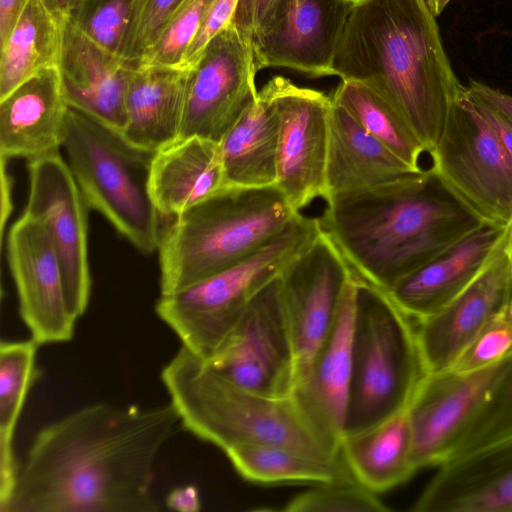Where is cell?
<instances>
[{
  "instance_id": "obj_42",
  "label": "cell",
  "mask_w": 512,
  "mask_h": 512,
  "mask_svg": "<svg viewBox=\"0 0 512 512\" xmlns=\"http://www.w3.org/2000/svg\"><path fill=\"white\" fill-rule=\"evenodd\" d=\"M474 98V97H473ZM477 107L487 121L500 144L512 158V124L492 108L476 100Z\"/></svg>"
},
{
  "instance_id": "obj_18",
  "label": "cell",
  "mask_w": 512,
  "mask_h": 512,
  "mask_svg": "<svg viewBox=\"0 0 512 512\" xmlns=\"http://www.w3.org/2000/svg\"><path fill=\"white\" fill-rule=\"evenodd\" d=\"M355 290L356 279L352 274L329 335L291 395L312 430L338 455L350 388Z\"/></svg>"
},
{
  "instance_id": "obj_43",
  "label": "cell",
  "mask_w": 512,
  "mask_h": 512,
  "mask_svg": "<svg viewBox=\"0 0 512 512\" xmlns=\"http://www.w3.org/2000/svg\"><path fill=\"white\" fill-rule=\"evenodd\" d=\"M166 506L179 512H197L201 509V499L194 485H185L173 489L165 499Z\"/></svg>"
},
{
  "instance_id": "obj_28",
  "label": "cell",
  "mask_w": 512,
  "mask_h": 512,
  "mask_svg": "<svg viewBox=\"0 0 512 512\" xmlns=\"http://www.w3.org/2000/svg\"><path fill=\"white\" fill-rule=\"evenodd\" d=\"M340 456L355 481L375 494L406 482L417 472L406 410L367 430L344 436Z\"/></svg>"
},
{
  "instance_id": "obj_16",
  "label": "cell",
  "mask_w": 512,
  "mask_h": 512,
  "mask_svg": "<svg viewBox=\"0 0 512 512\" xmlns=\"http://www.w3.org/2000/svg\"><path fill=\"white\" fill-rule=\"evenodd\" d=\"M8 259L21 318L39 345L70 341L77 318L67 303L60 262L45 224L26 213L8 235Z\"/></svg>"
},
{
  "instance_id": "obj_41",
  "label": "cell",
  "mask_w": 512,
  "mask_h": 512,
  "mask_svg": "<svg viewBox=\"0 0 512 512\" xmlns=\"http://www.w3.org/2000/svg\"><path fill=\"white\" fill-rule=\"evenodd\" d=\"M466 88L472 97L497 111L512 124V95L475 80H470Z\"/></svg>"
},
{
  "instance_id": "obj_10",
  "label": "cell",
  "mask_w": 512,
  "mask_h": 512,
  "mask_svg": "<svg viewBox=\"0 0 512 512\" xmlns=\"http://www.w3.org/2000/svg\"><path fill=\"white\" fill-rule=\"evenodd\" d=\"M204 362L252 392L274 398L292 395L296 363L279 276L250 300L233 329Z\"/></svg>"
},
{
  "instance_id": "obj_22",
  "label": "cell",
  "mask_w": 512,
  "mask_h": 512,
  "mask_svg": "<svg viewBox=\"0 0 512 512\" xmlns=\"http://www.w3.org/2000/svg\"><path fill=\"white\" fill-rule=\"evenodd\" d=\"M58 68L67 104L122 132L126 92L134 67L66 20Z\"/></svg>"
},
{
  "instance_id": "obj_47",
  "label": "cell",
  "mask_w": 512,
  "mask_h": 512,
  "mask_svg": "<svg viewBox=\"0 0 512 512\" xmlns=\"http://www.w3.org/2000/svg\"><path fill=\"white\" fill-rule=\"evenodd\" d=\"M451 0H424L434 17L439 16Z\"/></svg>"
},
{
  "instance_id": "obj_38",
  "label": "cell",
  "mask_w": 512,
  "mask_h": 512,
  "mask_svg": "<svg viewBox=\"0 0 512 512\" xmlns=\"http://www.w3.org/2000/svg\"><path fill=\"white\" fill-rule=\"evenodd\" d=\"M512 356V309L498 312L481 329L451 369L468 372L485 368Z\"/></svg>"
},
{
  "instance_id": "obj_11",
  "label": "cell",
  "mask_w": 512,
  "mask_h": 512,
  "mask_svg": "<svg viewBox=\"0 0 512 512\" xmlns=\"http://www.w3.org/2000/svg\"><path fill=\"white\" fill-rule=\"evenodd\" d=\"M279 118L276 185L295 212L327 197L331 97L275 76L268 81Z\"/></svg>"
},
{
  "instance_id": "obj_30",
  "label": "cell",
  "mask_w": 512,
  "mask_h": 512,
  "mask_svg": "<svg viewBox=\"0 0 512 512\" xmlns=\"http://www.w3.org/2000/svg\"><path fill=\"white\" fill-rule=\"evenodd\" d=\"M38 346L32 338L0 343V511L11 498L19 472L13 441L27 394L38 375Z\"/></svg>"
},
{
  "instance_id": "obj_3",
  "label": "cell",
  "mask_w": 512,
  "mask_h": 512,
  "mask_svg": "<svg viewBox=\"0 0 512 512\" xmlns=\"http://www.w3.org/2000/svg\"><path fill=\"white\" fill-rule=\"evenodd\" d=\"M326 203L321 230L353 276L383 291L486 222L432 167Z\"/></svg>"
},
{
  "instance_id": "obj_15",
  "label": "cell",
  "mask_w": 512,
  "mask_h": 512,
  "mask_svg": "<svg viewBox=\"0 0 512 512\" xmlns=\"http://www.w3.org/2000/svg\"><path fill=\"white\" fill-rule=\"evenodd\" d=\"M25 213L41 220L56 250L68 306L78 318L89 303L87 203L59 152L29 160Z\"/></svg>"
},
{
  "instance_id": "obj_8",
  "label": "cell",
  "mask_w": 512,
  "mask_h": 512,
  "mask_svg": "<svg viewBox=\"0 0 512 512\" xmlns=\"http://www.w3.org/2000/svg\"><path fill=\"white\" fill-rule=\"evenodd\" d=\"M320 233L318 218L297 212L276 236L244 260L180 290L161 294L156 313L184 348L207 361L250 300Z\"/></svg>"
},
{
  "instance_id": "obj_7",
  "label": "cell",
  "mask_w": 512,
  "mask_h": 512,
  "mask_svg": "<svg viewBox=\"0 0 512 512\" xmlns=\"http://www.w3.org/2000/svg\"><path fill=\"white\" fill-rule=\"evenodd\" d=\"M61 147L88 205L143 253L158 249L160 214L151 193L157 151L69 106Z\"/></svg>"
},
{
  "instance_id": "obj_26",
  "label": "cell",
  "mask_w": 512,
  "mask_h": 512,
  "mask_svg": "<svg viewBox=\"0 0 512 512\" xmlns=\"http://www.w3.org/2000/svg\"><path fill=\"white\" fill-rule=\"evenodd\" d=\"M151 193L161 217H178L227 186L220 145L192 136L158 150Z\"/></svg>"
},
{
  "instance_id": "obj_36",
  "label": "cell",
  "mask_w": 512,
  "mask_h": 512,
  "mask_svg": "<svg viewBox=\"0 0 512 512\" xmlns=\"http://www.w3.org/2000/svg\"><path fill=\"white\" fill-rule=\"evenodd\" d=\"M136 0H84L70 19L99 46L119 55Z\"/></svg>"
},
{
  "instance_id": "obj_14",
  "label": "cell",
  "mask_w": 512,
  "mask_h": 512,
  "mask_svg": "<svg viewBox=\"0 0 512 512\" xmlns=\"http://www.w3.org/2000/svg\"><path fill=\"white\" fill-rule=\"evenodd\" d=\"M256 73L251 44L230 22L192 68L179 139L219 143L256 100Z\"/></svg>"
},
{
  "instance_id": "obj_24",
  "label": "cell",
  "mask_w": 512,
  "mask_h": 512,
  "mask_svg": "<svg viewBox=\"0 0 512 512\" xmlns=\"http://www.w3.org/2000/svg\"><path fill=\"white\" fill-rule=\"evenodd\" d=\"M421 170L404 163L360 126L344 108L332 101L325 201L397 182Z\"/></svg>"
},
{
  "instance_id": "obj_9",
  "label": "cell",
  "mask_w": 512,
  "mask_h": 512,
  "mask_svg": "<svg viewBox=\"0 0 512 512\" xmlns=\"http://www.w3.org/2000/svg\"><path fill=\"white\" fill-rule=\"evenodd\" d=\"M429 155L431 167L484 221H512V158L466 87Z\"/></svg>"
},
{
  "instance_id": "obj_37",
  "label": "cell",
  "mask_w": 512,
  "mask_h": 512,
  "mask_svg": "<svg viewBox=\"0 0 512 512\" xmlns=\"http://www.w3.org/2000/svg\"><path fill=\"white\" fill-rule=\"evenodd\" d=\"M181 0H136L119 56L133 67L155 44Z\"/></svg>"
},
{
  "instance_id": "obj_40",
  "label": "cell",
  "mask_w": 512,
  "mask_h": 512,
  "mask_svg": "<svg viewBox=\"0 0 512 512\" xmlns=\"http://www.w3.org/2000/svg\"><path fill=\"white\" fill-rule=\"evenodd\" d=\"M238 1L213 0L211 2L177 67L192 69L197 65L209 42L231 22Z\"/></svg>"
},
{
  "instance_id": "obj_12",
  "label": "cell",
  "mask_w": 512,
  "mask_h": 512,
  "mask_svg": "<svg viewBox=\"0 0 512 512\" xmlns=\"http://www.w3.org/2000/svg\"><path fill=\"white\" fill-rule=\"evenodd\" d=\"M512 365V356L478 370L428 373L407 409L416 470L439 467Z\"/></svg>"
},
{
  "instance_id": "obj_35",
  "label": "cell",
  "mask_w": 512,
  "mask_h": 512,
  "mask_svg": "<svg viewBox=\"0 0 512 512\" xmlns=\"http://www.w3.org/2000/svg\"><path fill=\"white\" fill-rule=\"evenodd\" d=\"M213 0H181L160 36L136 67L177 66Z\"/></svg>"
},
{
  "instance_id": "obj_4",
  "label": "cell",
  "mask_w": 512,
  "mask_h": 512,
  "mask_svg": "<svg viewBox=\"0 0 512 512\" xmlns=\"http://www.w3.org/2000/svg\"><path fill=\"white\" fill-rule=\"evenodd\" d=\"M180 423L223 452L245 445L288 447L323 460L332 452L292 396L274 398L224 378L183 346L161 372Z\"/></svg>"
},
{
  "instance_id": "obj_13",
  "label": "cell",
  "mask_w": 512,
  "mask_h": 512,
  "mask_svg": "<svg viewBox=\"0 0 512 512\" xmlns=\"http://www.w3.org/2000/svg\"><path fill=\"white\" fill-rule=\"evenodd\" d=\"M351 277L343 256L322 230L279 275L295 355V385L329 335Z\"/></svg>"
},
{
  "instance_id": "obj_44",
  "label": "cell",
  "mask_w": 512,
  "mask_h": 512,
  "mask_svg": "<svg viewBox=\"0 0 512 512\" xmlns=\"http://www.w3.org/2000/svg\"><path fill=\"white\" fill-rule=\"evenodd\" d=\"M27 0H0V44L14 27Z\"/></svg>"
},
{
  "instance_id": "obj_6",
  "label": "cell",
  "mask_w": 512,
  "mask_h": 512,
  "mask_svg": "<svg viewBox=\"0 0 512 512\" xmlns=\"http://www.w3.org/2000/svg\"><path fill=\"white\" fill-rule=\"evenodd\" d=\"M355 279L344 436L367 430L405 411L428 374L416 322L385 291Z\"/></svg>"
},
{
  "instance_id": "obj_33",
  "label": "cell",
  "mask_w": 512,
  "mask_h": 512,
  "mask_svg": "<svg viewBox=\"0 0 512 512\" xmlns=\"http://www.w3.org/2000/svg\"><path fill=\"white\" fill-rule=\"evenodd\" d=\"M511 436L512 365L463 431L446 463L482 450Z\"/></svg>"
},
{
  "instance_id": "obj_5",
  "label": "cell",
  "mask_w": 512,
  "mask_h": 512,
  "mask_svg": "<svg viewBox=\"0 0 512 512\" xmlns=\"http://www.w3.org/2000/svg\"><path fill=\"white\" fill-rule=\"evenodd\" d=\"M278 186H226L162 229L161 294H169L244 260L295 215Z\"/></svg>"
},
{
  "instance_id": "obj_39",
  "label": "cell",
  "mask_w": 512,
  "mask_h": 512,
  "mask_svg": "<svg viewBox=\"0 0 512 512\" xmlns=\"http://www.w3.org/2000/svg\"><path fill=\"white\" fill-rule=\"evenodd\" d=\"M298 0H239L231 23L251 44L278 29Z\"/></svg>"
},
{
  "instance_id": "obj_25",
  "label": "cell",
  "mask_w": 512,
  "mask_h": 512,
  "mask_svg": "<svg viewBox=\"0 0 512 512\" xmlns=\"http://www.w3.org/2000/svg\"><path fill=\"white\" fill-rule=\"evenodd\" d=\"M191 72L177 66L132 69L122 130L129 141L158 151L179 139Z\"/></svg>"
},
{
  "instance_id": "obj_31",
  "label": "cell",
  "mask_w": 512,
  "mask_h": 512,
  "mask_svg": "<svg viewBox=\"0 0 512 512\" xmlns=\"http://www.w3.org/2000/svg\"><path fill=\"white\" fill-rule=\"evenodd\" d=\"M237 473L261 485L356 482L340 457L323 460L295 449L245 445L225 452Z\"/></svg>"
},
{
  "instance_id": "obj_20",
  "label": "cell",
  "mask_w": 512,
  "mask_h": 512,
  "mask_svg": "<svg viewBox=\"0 0 512 512\" xmlns=\"http://www.w3.org/2000/svg\"><path fill=\"white\" fill-rule=\"evenodd\" d=\"M355 0H298L284 23L252 43L256 72L286 67L313 77L329 76Z\"/></svg>"
},
{
  "instance_id": "obj_46",
  "label": "cell",
  "mask_w": 512,
  "mask_h": 512,
  "mask_svg": "<svg viewBox=\"0 0 512 512\" xmlns=\"http://www.w3.org/2000/svg\"><path fill=\"white\" fill-rule=\"evenodd\" d=\"M503 251H504V254L508 261L510 275H511V281H512V221L506 226V232H505L504 243H503ZM510 307L512 309V299H511Z\"/></svg>"
},
{
  "instance_id": "obj_34",
  "label": "cell",
  "mask_w": 512,
  "mask_h": 512,
  "mask_svg": "<svg viewBox=\"0 0 512 512\" xmlns=\"http://www.w3.org/2000/svg\"><path fill=\"white\" fill-rule=\"evenodd\" d=\"M286 512H385L389 508L375 493L357 482L319 484L292 498Z\"/></svg>"
},
{
  "instance_id": "obj_45",
  "label": "cell",
  "mask_w": 512,
  "mask_h": 512,
  "mask_svg": "<svg viewBox=\"0 0 512 512\" xmlns=\"http://www.w3.org/2000/svg\"><path fill=\"white\" fill-rule=\"evenodd\" d=\"M49 10L60 20H70L78 11L84 0H43Z\"/></svg>"
},
{
  "instance_id": "obj_21",
  "label": "cell",
  "mask_w": 512,
  "mask_h": 512,
  "mask_svg": "<svg viewBox=\"0 0 512 512\" xmlns=\"http://www.w3.org/2000/svg\"><path fill=\"white\" fill-rule=\"evenodd\" d=\"M415 512H512V436L438 467Z\"/></svg>"
},
{
  "instance_id": "obj_32",
  "label": "cell",
  "mask_w": 512,
  "mask_h": 512,
  "mask_svg": "<svg viewBox=\"0 0 512 512\" xmlns=\"http://www.w3.org/2000/svg\"><path fill=\"white\" fill-rule=\"evenodd\" d=\"M331 99L404 163L415 170L422 169L419 159L426 153L423 144L405 120L374 91L361 83L342 80Z\"/></svg>"
},
{
  "instance_id": "obj_1",
  "label": "cell",
  "mask_w": 512,
  "mask_h": 512,
  "mask_svg": "<svg viewBox=\"0 0 512 512\" xmlns=\"http://www.w3.org/2000/svg\"><path fill=\"white\" fill-rule=\"evenodd\" d=\"M180 423L169 403H98L34 438L1 512H157L155 461Z\"/></svg>"
},
{
  "instance_id": "obj_17",
  "label": "cell",
  "mask_w": 512,
  "mask_h": 512,
  "mask_svg": "<svg viewBox=\"0 0 512 512\" xmlns=\"http://www.w3.org/2000/svg\"><path fill=\"white\" fill-rule=\"evenodd\" d=\"M503 243L462 292L432 316L416 322L427 373L451 369L488 321L510 305L512 281Z\"/></svg>"
},
{
  "instance_id": "obj_19",
  "label": "cell",
  "mask_w": 512,
  "mask_h": 512,
  "mask_svg": "<svg viewBox=\"0 0 512 512\" xmlns=\"http://www.w3.org/2000/svg\"><path fill=\"white\" fill-rule=\"evenodd\" d=\"M505 232L506 226L484 222L385 292L408 317L422 321L475 279L501 246Z\"/></svg>"
},
{
  "instance_id": "obj_2",
  "label": "cell",
  "mask_w": 512,
  "mask_h": 512,
  "mask_svg": "<svg viewBox=\"0 0 512 512\" xmlns=\"http://www.w3.org/2000/svg\"><path fill=\"white\" fill-rule=\"evenodd\" d=\"M424 0H355L330 75L385 100L430 154L464 86Z\"/></svg>"
},
{
  "instance_id": "obj_27",
  "label": "cell",
  "mask_w": 512,
  "mask_h": 512,
  "mask_svg": "<svg viewBox=\"0 0 512 512\" xmlns=\"http://www.w3.org/2000/svg\"><path fill=\"white\" fill-rule=\"evenodd\" d=\"M278 143L279 118L267 82L219 142L227 186L275 185Z\"/></svg>"
},
{
  "instance_id": "obj_29",
  "label": "cell",
  "mask_w": 512,
  "mask_h": 512,
  "mask_svg": "<svg viewBox=\"0 0 512 512\" xmlns=\"http://www.w3.org/2000/svg\"><path fill=\"white\" fill-rule=\"evenodd\" d=\"M64 22L43 0H27L14 27L0 44V99L49 67H58Z\"/></svg>"
},
{
  "instance_id": "obj_23",
  "label": "cell",
  "mask_w": 512,
  "mask_h": 512,
  "mask_svg": "<svg viewBox=\"0 0 512 512\" xmlns=\"http://www.w3.org/2000/svg\"><path fill=\"white\" fill-rule=\"evenodd\" d=\"M68 109L58 67L41 70L0 99L2 158L59 152Z\"/></svg>"
}]
</instances>
